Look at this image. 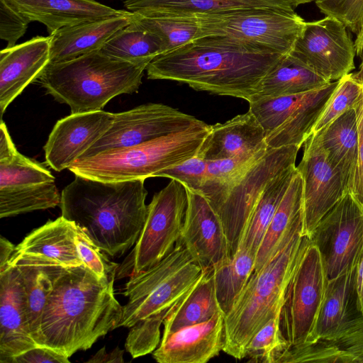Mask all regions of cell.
Segmentation results:
<instances>
[{
    "label": "cell",
    "mask_w": 363,
    "mask_h": 363,
    "mask_svg": "<svg viewBox=\"0 0 363 363\" xmlns=\"http://www.w3.org/2000/svg\"><path fill=\"white\" fill-rule=\"evenodd\" d=\"M218 36L197 39L158 55L147 66L150 79L186 84L196 91L251 101L264 77L284 56Z\"/></svg>",
    "instance_id": "1"
},
{
    "label": "cell",
    "mask_w": 363,
    "mask_h": 363,
    "mask_svg": "<svg viewBox=\"0 0 363 363\" xmlns=\"http://www.w3.org/2000/svg\"><path fill=\"white\" fill-rule=\"evenodd\" d=\"M113 284L100 279L84 264L67 267L48 297L35 344L69 358L116 329L123 306Z\"/></svg>",
    "instance_id": "2"
},
{
    "label": "cell",
    "mask_w": 363,
    "mask_h": 363,
    "mask_svg": "<svg viewBox=\"0 0 363 363\" xmlns=\"http://www.w3.org/2000/svg\"><path fill=\"white\" fill-rule=\"evenodd\" d=\"M145 179L103 182L75 175L61 193V216L111 257L135 245L145 222Z\"/></svg>",
    "instance_id": "3"
},
{
    "label": "cell",
    "mask_w": 363,
    "mask_h": 363,
    "mask_svg": "<svg viewBox=\"0 0 363 363\" xmlns=\"http://www.w3.org/2000/svg\"><path fill=\"white\" fill-rule=\"evenodd\" d=\"M147 65L97 50L50 62L37 80L56 101L68 105L71 113L98 111L115 96L138 91Z\"/></svg>",
    "instance_id": "4"
},
{
    "label": "cell",
    "mask_w": 363,
    "mask_h": 363,
    "mask_svg": "<svg viewBox=\"0 0 363 363\" xmlns=\"http://www.w3.org/2000/svg\"><path fill=\"white\" fill-rule=\"evenodd\" d=\"M309 242L298 230L259 269L253 272L224 316L223 352L236 359L245 358L250 340L283 306L289 284Z\"/></svg>",
    "instance_id": "5"
},
{
    "label": "cell",
    "mask_w": 363,
    "mask_h": 363,
    "mask_svg": "<svg viewBox=\"0 0 363 363\" xmlns=\"http://www.w3.org/2000/svg\"><path fill=\"white\" fill-rule=\"evenodd\" d=\"M210 128L201 121L139 145L79 158L69 169L74 175L103 182L145 180L195 156Z\"/></svg>",
    "instance_id": "6"
},
{
    "label": "cell",
    "mask_w": 363,
    "mask_h": 363,
    "mask_svg": "<svg viewBox=\"0 0 363 363\" xmlns=\"http://www.w3.org/2000/svg\"><path fill=\"white\" fill-rule=\"evenodd\" d=\"M202 272L179 240L160 262L130 277L123 294L128 302L123 306L116 328H130L143 320L162 325Z\"/></svg>",
    "instance_id": "7"
},
{
    "label": "cell",
    "mask_w": 363,
    "mask_h": 363,
    "mask_svg": "<svg viewBox=\"0 0 363 363\" xmlns=\"http://www.w3.org/2000/svg\"><path fill=\"white\" fill-rule=\"evenodd\" d=\"M194 16L203 37L218 36L282 55L290 53L306 21L294 10L255 8Z\"/></svg>",
    "instance_id": "8"
},
{
    "label": "cell",
    "mask_w": 363,
    "mask_h": 363,
    "mask_svg": "<svg viewBox=\"0 0 363 363\" xmlns=\"http://www.w3.org/2000/svg\"><path fill=\"white\" fill-rule=\"evenodd\" d=\"M188 201L186 186L176 179L153 196L135 247L118 268V279L148 269L173 250L181 238Z\"/></svg>",
    "instance_id": "9"
},
{
    "label": "cell",
    "mask_w": 363,
    "mask_h": 363,
    "mask_svg": "<svg viewBox=\"0 0 363 363\" xmlns=\"http://www.w3.org/2000/svg\"><path fill=\"white\" fill-rule=\"evenodd\" d=\"M301 147L269 148L254 162L213 207L223 224L230 256L237 251L252 211L267 183L286 169L296 165Z\"/></svg>",
    "instance_id": "10"
},
{
    "label": "cell",
    "mask_w": 363,
    "mask_h": 363,
    "mask_svg": "<svg viewBox=\"0 0 363 363\" xmlns=\"http://www.w3.org/2000/svg\"><path fill=\"white\" fill-rule=\"evenodd\" d=\"M328 277L318 248L311 241L289 284L281 311V330L289 346L313 342Z\"/></svg>",
    "instance_id": "11"
},
{
    "label": "cell",
    "mask_w": 363,
    "mask_h": 363,
    "mask_svg": "<svg viewBox=\"0 0 363 363\" xmlns=\"http://www.w3.org/2000/svg\"><path fill=\"white\" fill-rule=\"evenodd\" d=\"M332 279L356 267L363 247V208L347 193L319 221L311 237Z\"/></svg>",
    "instance_id": "12"
},
{
    "label": "cell",
    "mask_w": 363,
    "mask_h": 363,
    "mask_svg": "<svg viewBox=\"0 0 363 363\" xmlns=\"http://www.w3.org/2000/svg\"><path fill=\"white\" fill-rule=\"evenodd\" d=\"M163 104L148 103L115 113L108 131L80 158L139 145L201 123Z\"/></svg>",
    "instance_id": "13"
},
{
    "label": "cell",
    "mask_w": 363,
    "mask_h": 363,
    "mask_svg": "<svg viewBox=\"0 0 363 363\" xmlns=\"http://www.w3.org/2000/svg\"><path fill=\"white\" fill-rule=\"evenodd\" d=\"M291 52L329 82L354 69V43L346 26L334 17L306 22Z\"/></svg>",
    "instance_id": "14"
},
{
    "label": "cell",
    "mask_w": 363,
    "mask_h": 363,
    "mask_svg": "<svg viewBox=\"0 0 363 363\" xmlns=\"http://www.w3.org/2000/svg\"><path fill=\"white\" fill-rule=\"evenodd\" d=\"M296 167L303 183L301 235L309 239L325 215L348 193V184L311 134Z\"/></svg>",
    "instance_id": "15"
},
{
    "label": "cell",
    "mask_w": 363,
    "mask_h": 363,
    "mask_svg": "<svg viewBox=\"0 0 363 363\" xmlns=\"http://www.w3.org/2000/svg\"><path fill=\"white\" fill-rule=\"evenodd\" d=\"M115 113L103 110L71 113L55 123L44 146L48 164L61 172L69 169L111 128Z\"/></svg>",
    "instance_id": "16"
},
{
    "label": "cell",
    "mask_w": 363,
    "mask_h": 363,
    "mask_svg": "<svg viewBox=\"0 0 363 363\" xmlns=\"http://www.w3.org/2000/svg\"><path fill=\"white\" fill-rule=\"evenodd\" d=\"M187 189L188 207L179 241L203 269L212 268L230 257L225 230L206 198Z\"/></svg>",
    "instance_id": "17"
},
{
    "label": "cell",
    "mask_w": 363,
    "mask_h": 363,
    "mask_svg": "<svg viewBox=\"0 0 363 363\" xmlns=\"http://www.w3.org/2000/svg\"><path fill=\"white\" fill-rule=\"evenodd\" d=\"M38 346L28 327L24 291L17 267L0 272V363Z\"/></svg>",
    "instance_id": "18"
},
{
    "label": "cell",
    "mask_w": 363,
    "mask_h": 363,
    "mask_svg": "<svg viewBox=\"0 0 363 363\" xmlns=\"http://www.w3.org/2000/svg\"><path fill=\"white\" fill-rule=\"evenodd\" d=\"M50 62V37L35 36L0 52L1 119L9 105Z\"/></svg>",
    "instance_id": "19"
},
{
    "label": "cell",
    "mask_w": 363,
    "mask_h": 363,
    "mask_svg": "<svg viewBox=\"0 0 363 363\" xmlns=\"http://www.w3.org/2000/svg\"><path fill=\"white\" fill-rule=\"evenodd\" d=\"M223 346L224 315L220 311L206 322L162 337L152 356L159 363H206Z\"/></svg>",
    "instance_id": "20"
},
{
    "label": "cell",
    "mask_w": 363,
    "mask_h": 363,
    "mask_svg": "<svg viewBox=\"0 0 363 363\" xmlns=\"http://www.w3.org/2000/svg\"><path fill=\"white\" fill-rule=\"evenodd\" d=\"M266 132L248 110L211 125L196 156L207 161L252 155L268 148Z\"/></svg>",
    "instance_id": "21"
},
{
    "label": "cell",
    "mask_w": 363,
    "mask_h": 363,
    "mask_svg": "<svg viewBox=\"0 0 363 363\" xmlns=\"http://www.w3.org/2000/svg\"><path fill=\"white\" fill-rule=\"evenodd\" d=\"M30 22L45 26L49 35L80 23L126 14L96 0H6Z\"/></svg>",
    "instance_id": "22"
},
{
    "label": "cell",
    "mask_w": 363,
    "mask_h": 363,
    "mask_svg": "<svg viewBox=\"0 0 363 363\" xmlns=\"http://www.w3.org/2000/svg\"><path fill=\"white\" fill-rule=\"evenodd\" d=\"M134 13L129 11L63 27L51 35L50 62H61L99 50L119 30L128 26Z\"/></svg>",
    "instance_id": "23"
},
{
    "label": "cell",
    "mask_w": 363,
    "mask_h": 363,
    "mask_svg": "<svg viewBox=\"0 0 363 363\" xmlns=\"http://www.w3.org/2000/svg\"><path fill=\"white\" fill-rule=\"evenodd\" d=\"M8 263L20 272L28 324L35 341L48 297L56 279L69 267L41 255L22 252H14Z\"/></svg>",
    "instance_id": "24"
},
{
    "label": "cell",
    "mask_w": 363,
    "mask_h": 363,
    "mask_svg": "<svg viewBox=\"0 0 363 363\" xmlns=\"http://www.w3.org/2000/svg\"><path fill=\"white\" fill-rule=\"evenodd\" d=\"M362 315L358 308L355 267L328 281L313 342L330 340L349 322Z\"/></svg>",
    "instance_id": "25"
},
{
    "label": "cell",
    "mask_w": 363,
    "mask_h": 363,
    "mask_svg": "<svg viewBox=\"0 0 363 363\" xmlns=\"http://www.w3.org/2000/svg\"><path fill=\"white\" fill-rule=\"evenodd\" d=\"M303 201V179L296 169L259 247L254 271L259 269L301 229Z\"/></svg>",
    "instance_id": "26"
},
{
    "label": "cell",
    "mask_w": 363,
    "mask_h": 363,
    "mask_svg": "<svg viewBox=\"0 0 363 363\" xmlns=\"http://www.w3.org/2000/svg\"><path fill=\"white\" fill-rule=\"evenodd\" d=\"M123 4L129 11L144 15L191 16L244 9L294 8L289 0H124Z\"/></svg>",
    "instance_id": "27"
},
{
    "label": "cell",
    "mask_w": 363,
    "mask_h": 363,
    "mask_svg": "<svg viewBox=\"0 0 363 363\" xmlns=\"http://www.w3.org/2000/svg\"><path fill=\"white\" fill-rule=\"evenodd\" d=\"M77 229L74 222L61 216L33 230L16 245L14 252L41 255L66 267L82 265L75 242Z\"/></svg>",
    "instance_id": "28"
},
{
    "label": "cell",
    "mask_w": 363,
    "mask_h": 363,
    "mask_svg": "<svg viewBox=\"0 0 363 363\" xmlns=\"http://www.w3.org/2000/svg\"><path fill=\"white\" fill-rule=\"evenodd\" d=\"M338 80L308 92L286 121L266 137L269 148L297 145L301 147L312 134L313 127Z\"/></svg>",
    "instance_id": "29"
},
{
    "label": "cell",
    "mask_w": 363,
    "mask_h": 363,
    "mask_svg": "<svg viewBox=\"0 0 363 363\" xmlns=\"http://www.w3.org/2000/svg\"><path fill=\"white\" fill-rule=\"evenodd\" d=\"M323 148L330 163L349 185L358 152V130L354 108L348 109L325 128L312 133Z\"/></svg>",
    "instance_id": "30"
},
{
    "label": "cell",
    "mask_w": 363,
    "mask_h": 363,
    "mask_svg": "<svg viewBox=\"0 0 363 363\" xmlns=\"http://www.w3.org/2000/svg\"><path fill=\"white\" fill-rule=\"evenodd\" d=\"M220 311L215 293L213 267L203 269L199 279L164 319L162 337L183 328L206 322Z\"/></svg>",
    "instance_id": "31"
},
{
    "label": "cell",
    "mask_w": 363,
    "mask_h": 363,
    "mask_svg": "<svg viewBox=\"0 0 363 363\" xmlns=\"http://www.w3.org/2000/svg\"><path fill=\"white\" fill-rule=\"evenodd\" d=\"M330 82L290 52L285 55L264 77L259 92L252 100L304 94Z\"/></svg>",
    "instance_id": "32"
},
{
    "label": "cell",
    "mask_w": 363,
    "mask_h": 363,
    "mask_svg": "<svg viewBox=\"0 0 363 363\" xmlns=\"http://www.w3.org/2000/svg\"><path fill=\"white\" fill-rule=\"evenodd\" d=\"M296 172V166H291L267 183L252 211L239 247H244L257 255L277 208Z\"/></svg>",
    "instance_id": "33"
},
{
    "label": "cell",
    "mask_w": 363,
    "mask_h": 363,
    "mask_svg": "<svg viewBox=\"0 0 363 363\" xmlns=\"http://www.w3.org/2000/svg\"><path fill=\"white\" fill-rule=\"evenodd\" d=\"M255 259V253L239 247L232 257L213 267L216 296L224 316L252 274Z\"/></svg>",
    "instance_id": "34"
},
{
    "label": "cell",
    "mask_w": 363,
    "mask_h": 363,
    "mask_svg": "<svg viewBox=\"0 0 363 363\" xmlns=\"http://www.w3.org/2000/svg\"><path fill=\"white\" fill-rule=\"evenodd\" d=\"M99 50L113 58L146 65L162 54L159 38L133 21L116 32Z\"/></svg>",
    "instance_id": "35"
},
{
    "label": "cell",
    "mask_w": 363,
    "mask_h": 363,
    "mask_svg": "<svg viewBox=\"0 0 363 363\" xmlns=\"http://www.w3.org/2000/svg\"><path fill=\"white\" fill-rule=\"evenodd\" d=\"M133 13L134 23L159 38L162 54L203 38L194 16Z\"/></svg>",
    "instance_id": "36"
},
{
    "label": "cell",
    "mask_w": 363,
    "mask_h": 363,
    "mask_svg": "<svg viewBox=\"0 0 363 363\" xmlns=\"http://www.w3.org/2000/svg\"><path fill=\"white\" fill-rule=\"evenodd\" d=\"M60 201L55 182L0 188V218L55 208Z\"/></svg>",
    "instance_id": "37"
},
{
    "label": "cell",
    "mask_w": 363,
    "mask_h": 363,
    "mask_svg": "<svg viewBox=\"0 0 363 363\" xmlns=\"http://www.w3.org/2000/svg\"><path fill=\"white\" fill-rule=\"evenodd\" d=\"M267 150L268 148L252 155L208 161L206 178L199 192L213 208L243 173Z\"/></svg>",
    "instance_id": "38"
},
{
    "label": "cell",
    "mask_w": 363,
    "mask_h": 363,
    "mask_svg": "<svg viewBox=\"0 0 363 363\" xmlns=\"http://www.w3.org/2000/svg\"><path fill=\"white\" fill-rule=\"evenodd\" d=\"M52 182L55 177L47 168L17 149L0 158V188Z\"/></svg>",
    "instance_id": "39"
},
{
    "label": "cell",
    "mask_w": 363,
    "mask_h": 363,
    "mask_svg": "<svg viewBox=\"0 0 363 363\" xmlns=\"http://www.w3.org/2000/svg\"><path fill=\"white\" fill-rule=\"evenodd\" d=\"M281 308L277 310L247 345L245 358H248L250 362L275 363L288 347L280 327Z\"/></svg>",
    "instance_id": "40"
},
{
    "label": "cell",
    "mask_w": 363,
    "mask_h": 363,
    "mask_svg": "<svg viewBox=\"0 0 363 363\" xmlns=\"http://www.w3.org/2000/svg\"><path fill=\"white\" fill-rule=\"evenodd\" d=\"M307 93L256 99L248 102L249 111L259 122L267 135L286 121Z\"/></svg>",
    "instance_id": "41"
},
{
    "label": "cell",
    "mask_w": 363,
    "mask_h": 363,
    "mask_svg": "<svg viewBox=\"0 0 363 363\" xmlns=\"http://www.w3.org/2000/svg\"><path fill=\"white\" fill-rule=\"evenodd\" d=\"M362 91L363 86L353 79L351 73L340 79L316 121L312 133L318 132L348 109L354 108Z\"/></svg>",
    "instance_id": "42"
},
{
    "label": "cell",
    "mask_w": 363,
    "mask_h": 363,
    "mask_svg": "<svg viewBox=\"0 0 363 363\" xmlns=\"http://www.w3.org/2000/svg\"><path fill=\"white\" fill-rule=\"evenodd\" d=\"M276 362L351 363L347 354L325 340L289 346L279 354Z\"/></svg>",
    "instance_id": "43"
},
{
    "label": "cell",
    "mask_w": 363,
    "mask_h": 363,
    "mask_svg": "<svg viewBox=\"0 0 363 363\" xmlns=\"http://www.w3.org/2000/svg\"><path fill=\"white\" fill-rule=\"evenodd\" d=\"M75 242L83 264L100 279L114 281L119 265L110 261L107 254L96 246L79 227Z\"/></svg>",
    "instance_id": "44"
},
{
    "label": "cell",
    "mask_w": 363,
    "mask_h": 363,
    "mask_svg": "<svg viewBox=\"0 0 363 363\" xmlns=\"http://www.w3.org/2000/svg\"><path fill=\"white\" fill-rule=\"evenodd\" d=\"M207 164V160L195 155L179 164L159 171L154 177L176 179L188 189L199 192L206 178Z\"/></svg>",
    "instance_id": "45"
},
{
    "label": "cell",
    "mask_w": 363,
    "mask_h": 363,
    "mask_svg": "<svg viewBox=\"0 0 363 363\" xmlns=\"http://www.w3.org/2000/svg\"><path fill=\"white\" fill-rule=\"evenodd\" d=\"M315 4L325 16L336 18L357 33L363 21V0H315Z\"/></svg>",
    "instance_id": "46"
},
{
    "label": "cell",
    "mask_w": 363,
    "mask_h": 363,
    "mask_svg": "<svg viewBox=\"0 0 363 363\" xmlns=\"http://www.w3.org/2000/svg\"><path fill=\"white\" fill-rule=\"evenodd\" d=\"M329 341L347 354L351 363H363V315L349 322Z\"/></svg>",
    "instance_id": "47"
},
{
    "label": "cell",
    "mask_w": 363,
    "mask_h": 363,
    "mask_svg": "<svg viewBox=\"0 0 363 363\" xmlns=\"http://www.w3.org/2000/svg\"><path fill=\"white\" fill-rule=\"evenodd\" d=\"M30 23L6 0H0V38L6 41L7 48L16 45L26 33Z\"/></svg>",
    "instance_id": "48"
},
{
    "label": "cell",
    "mask_w": 363,
    "mask_h": 363,
    "mask_svg": "<svg viewBox=\"0 0 363 363\" xmlns=\"http://www.w3.org/2000/svg\"><path fill=\"white\" fill-rule=\"evenodd\" d=\"M354 108L357 121L358 152L356 166L348 185V193L363 208V91Z\"/></svg>",
    "instance_id": "49"
},
{
    "label": "cell",
    "mask_w": 363,
    "mask_h": 363,
    "mask_svg": "<svg viewBox=\"0 0 363 363\" xmlns=\"http://www.w3.org/2000/svg\"><path fill=\"white\" fill-rule=\"evenodd\" d=\"M69 363V358L52 349L36 346L13 358L9 363Z\"/></svg>",
    "instance_id": "50"
},
{
    "label": "cell",
    "mask_w": 363,
    "mask_h": 363,
    "mask_svg": "<svg viewBox=\"0 0 363 363\" xmlns=\"http://www.w3.org/2000/svg\"><path fill=\"white\" fill-rule=\"evenodd\" d=\"M124 350L116 347L112 351L107 352L106 347L100 349L94 355H93L86 362L90 363H108V362H124Z\"/></svg>",
    "instance_id": "51"
},
{
    "label": "cell",
    "mask_w": 363,
    "mask_h": 363,
    "mask_svg": "<svg viewBox=\"0 0 363 363\" xmlns=\"http://www.w3.org/2000/svg\"><path fill=\"white\" fill-rule=\"evenodd\" d=\"M355 289L358 308L363 315V247L355 267Z\"/></svg>",
    "instance_id": "52"
},
{
    "label": "cell",
    "mask_w": 363,
    "mask_h": 363,
    "mask_svg": "<svg viewBox=\"0 0 363 363\" xmlns=\"http://www.w3.org/2000/svg\"><path fill=\"white\" fill-rule=\"evenodd\" d=\"M16 246L6 238H0V272H2L11 259Z\"/></svg>",
    "instance_id": "53"
},
{
    "label": "cell",
    "mask_w": 363,
    "mask_h": 363,
    "mask_svg": "<svg viewBox=\"0 0 363 363\" xmlns=\"http://www.w3.org/2000/svg\"><path fill=\"white\" fill-rule=\"evenodd\" d=\"M356 53L361 57L363 54V21L361 24L359 31L357 33V38L354 41Z\"/></svg>",
    "instance_id": "54"
},
{
    "label": "cell",
    "mask_w": 363,
    "mask_h": 363,
    "mask_svg": "<svg viewBox=\"0 0 363 363\" xmlns=\"http://www.w3.org/2000/svg\"><path fill=\"white\" fill-rule=\"evenodd\" d=\"M360 57L362 58V62L359 70L354 73H351V74L353 79L363 86V54Z\"/></svg>",
    "instance_id": "55"
},
{
    "label": "cell",
    "mask_w": 363,
    "mask_h": 363,
    "mask_svg": "<svg viewBox=\"0 0 363 363\" xmlns=\"http://www.w3.org/2000/svg\"><path fill=\"white\" fill-rule=\"evenodd\" d=\"M289 1L294 7H296L297 6H298L300 4L309 3V2H311V1H315V0H289Z\"/></svg>",
    "instance_id": "56"
}]
</instances>
